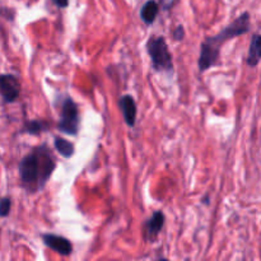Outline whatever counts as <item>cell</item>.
Instances as JSON below:
<instances>
[{
  "instance_id": "6da1fadb",
  "label": "cell",
  "mask_w": 261,
  "mask_h": 261,
  "mask_svg": "<svg viewBox=\"0 0 261 261\" xmlns=\"http://www.w3.org/2000/svg\"><path fill=\"white\" fill-rule=\"evenodd\" d=\"M250 31V14L249 13H244L240 15L236 20L227 25L221 33H218L214 37H209L208 40L204 41L201 43L200 56H199V70L205 71L208 70L211 66L218 61L219 58V50L221 46L224 42H227L231 38L237 37V36L245 35Z\"/></svg>"
},
{
  "instance_id": "7a4b0ae2",
  "label": "cell",
  "mask_w": 261,
  "mask_h": 261,
  "mask_svg": "<svg viewBox=\"0 0 261 261\" xmlns=\"http://www.w3.org/2000/svg\"><path fill=\"white\" fill-rule=\"evenodd\" d=\"M55 170V162L46 145L36 148L35 152L25 155L19 163V176L24 185H38L42 189L51 173Z\"/></svg>"
},
{
  "instance_id": "3957f363",
  "label": "cell",
  "mask_w": 261,
  "mask_h": 261,
  "mask_svg": "<svg viewBox=\"0 0 261 261\" xmlns=\"http://www.w3.org/2000/svg\"><path fill=\"white\" fill-rule=\"evenodd\" d=\"M148 54L152 59L153 68L157 71H171L173 69L172 56L163 37L153 36L147 43Z\"/></svg>"
},
{
  "instance_id": "277c9868",
  "label": "cell",
  "mask_w": 261,
  "mask_h": 261,
  "mask_svg": "<svg viewBox=\"0 0 261 261\" xmlns=\"http://www.w3.org/2000/svg\"><path fill=\"white\" fill-rule=\"evenodd\" d=\"M58 127L60 132L65 133L68 135H76L79 129V115L78 107L74 103L73 99H64L63 106H61L60 120H59Z\"/></svg>"
},
{
  "instance_id": "5b68a950",
  "label": "cell",
  "mask_w": 261,
  "mask_h": 261,
  "mask_svg": "<svg viewBox=\"0 0 261 261\" xmlns=\"http://www.w3.org/2000/svg\"><path fill=\"white\" fill-rule=\"evenodd\" d=\"M20 92L19 81L14 75L4 74L0 75V94L5 102H14Z\"/></svg>"
},
{
  "instance_id": "8992f818",
  "label": "cell",
  "mask_w": 261,
  "mask_h": 261,
  "mask_svg": "<svg viewBox=\"0 0 261 261\" xmlns=\"http://www.w3.org/2000/svg\"><path fill=\"white\" fill-rule=\"evenodd\" d=\"M43 244L51 250H54L58 254L63 255V256H69L73 251V245L68 239L61 236H56V234H43L42 236Z\"/></svg>"
},
{
  "instance_id": "52a82bcc",
  "label": "cell",
  "mask_w": 261,
  "mask_h": 261,
  "mask_svg": "<svg viewBox=\"0 0 261 261\" xmlns=\"http://www.w3.org/2000/svg\"><path fill=\"white\" fill-rule=\"evenodd\" d=\"M163 224H165V216H163L162 212H154L153 216L148 219L147 223H145L144 226L145 240L149 242L155 241V240H157V236L160 234V232L162 231Z\"/></svg>"
},
{
  "instance_id": "ba28073f",
  "label": "cell",
  "mask_w": 261,
  "mask_h": 261,
  "mask_svg": "<svg viewBox=\"0 0 261 261\" xmlns=\"http://www.w3.org/2000/svg\"><path fill=\"white\" fill-rule=\"evenodd\" d=\"M119 107L121 109L122 115H124L125 122L133 127L137 121V105L133 99L132 96H122L119 99Z\"/></svg>"
},
{
  "instance_id": "9c48e42d",
  "label": "cell",
  "mask_w": 261,
  "mask_h": 261,
  "mask_svg": "<svg viewBox=\"0 0 261 261\" xmlns=\"http://www.w3.org/2000/svg\"><path fill=\"white\" fill-rule=\"evenodd\" d=\"M158 10H160L158 3L155 0H148L140 10V18L145 24H152L157 18Z\"/></svg>"
},
{
  "instance_id": "30bf717a",
  "label": "cell",
  "mask_w": 261,
  "mask_h": 261,
  "mask_svg": "<svg viewBox=\"0 0 261 261\" xmlns=\"http://www.w3.org/2000/svg\"><path fill=\"white\" fill-rule=\"evenodd\" d=\"M261 58V38L260 35L255 33L254 37H252L251 43H250V50H249V56H247V64L252 68L257 66V64L260 63Z\"/></svg>"
},
{
  "instance_id": "8fae6325",
  "label": "cell",
  "mask_w": 261,
  "mask_h": 261,
  "mask_svg": "<svg viewBox=\"0 0 261 261\" xmlns=\"http://www.w3.org/2000/svg\"><path fill=\"white\" fill-rule=\"evenodd\" d=\"M55 148L59 152V154L63 155L64 158H70L74 154V145L68 140L63 139V138H56L55 139Z\"/></svg>"
},
{
  "instance_id": "7c38bea8",
  "label": "cell",
  "mask_w": 261,
  "mask_h": 261,
  "mask_svg": "<svg viewBox=\"0 0 261 261\" xmlns=\"http://www.w3.org/2000/svg\"><path fill=\"white\" fill-rule=\"evenodd\" d=\"M43 130H45V124H42V122L38 121V120L28 121L27 124H25V132H27L28 134H40Z\"/></svg>"
},
{
  "instance_id": "4fadbf2b",
  "label": "cell",
  "mask_w": 261,
  "mask_h": 261,
  "mask_svg": "<svg viewBox=\"0 0 261 261\" xmlns=\"http://www.w3.org/2000/svg\"><path fill=\"white\" fill-rule=\"evenodd\" d=\"M10 206H12L10 199L3 198L2 200H0V217H7L10 212Z\"/></svg>"
},
{
  "instance_id": "5bb4252c",
  "label": "cell",
  "mask_w": 261,
  "mask_h": 261,
  "mask_svg": "<svg viewBox=\"0 0 261 261\" xmlns=\"http://www.w3.org/2000/svg\"><path fill=\"white\" fill-rule=\"evenodd\" d=\"M184 36H185V31H184V27L182 25H178L177 28L175 30V32H173V37H175V40H182Z\"/></svg>"
},
{
  "instance_id": "9a60e30c",
  "label": "cell",
  "mask_w": 261,
  "mask_h": 261,
  "mask_svg": "<svg viewBox=\"0 0 261 261\" xmlns=\"http://www.w3.org/2000/svg\"><path fill=\"white\" fill-rule=\"evenodd\" d=\"M176 0H160V5L162 7V9L168 10L172 8V5L175 4Z\"/></svg>"
},
{
  "instance_id": "2e32d148",
  "label": "cell",
  "mask_w": 261,
  "mask_h": 261,
  "mask_svg": "<svg viewBox=\"0 0 261 261\" xmlns=\"http://www.w3.org/2000/svg\"><path fill=\"white\" fill-rule=\"evenodd\" d=\"M59 8H66L69 4V0H53Z\"/></svg>"
},
{
  "instance_id": "e0dca14e",
  "label": "cell",
  "mask_w": 261,
  "mask_h": 261,
  "mask_svg": "<svg viewBox=\"0 0 261 261\" xmlns=\"http://www.w3.org/2000/svg\"><path fill=\"white\" fill-rule=\"evenodd\" d=\"M158 261H170V260H167V259H161V260H158Z\"/></svg>"
}]
</instances>
